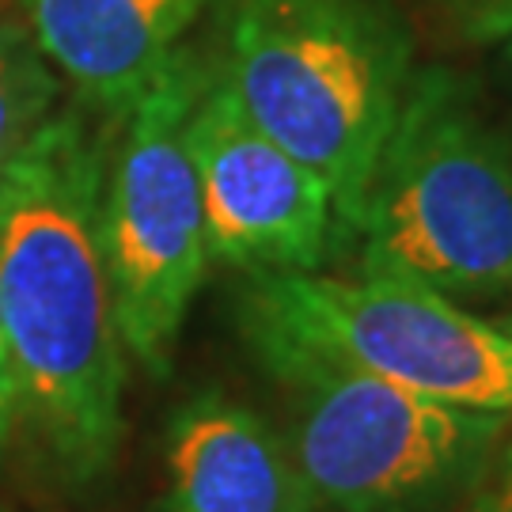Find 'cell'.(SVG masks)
<instances>
[{"mask_svg": "<svg viewBox=\"0 0 512 512\" xmlns=\"http://www.w3.org/2000/svg\"><path fill=\"white\" fill-rule=\"evenodd\" d=\"M57 95L61 80L38 50L27 19L0 0V179L57 114Z\"/></svg>", "mask_w": 512, "mask_h": 512, "instance_id": "cell-10", "label": "cell"}, {"mask_svg": "<svg viewBox=\"0 0 512 512\" xmlns=\"http://www.w3.org/2000/svg\"><path fill=\"white\" fill-rule=\"evenodd\" d=\"M475 512H512V437L501 448L497 463L490 467V478L475 501Z\"/></svg>", "mask_w": 512, "mask_h": 512, "instance_id": "cell-13", "label": "cell"}, {"mask_svg": "<svg viewBox=\"0 0 512 512\" xmlns=\"http://www.w3.org/2000/svg\"><path fill=\"white\" fill-rule=\"evenodd\" d=\"M167 512H319L289 440L224 391L190 395L167 425Z\"/></svg>", "mask_w": 512, "mask_h": 512, "instance_id": "cell-8", "label": "cell"}, {"mask_svg": "<svg viewBox=\"0 0 512 512\" xmlns=\"http://www.w3.org/2000/svg\"><path fill=\"white\" fill-rule=\"evenodd\" d=\"M251 346H293L437 399L512 414V330L452 296L387 277L251 274L239 300Z\"/></svg>", "mask_w": 512, "mask_h": 512, "instance_id": "cell-5", "label": "cell"}, {"mask_svg": "<svg viewBox=\"0 0 512 512\" xmlns=\"http://www.w3.org/2000/svg\"><path fill=\"white\" fill-rule=\"evenodd\" d=\"M349 236L361 277L512 293V148L456 73H410Z\"/></svg>", "mask_w": 512, "mask_h": 512, "instance_id": "cell-3", "label": "cell"}, {"mask_svg": "<svg viewBox=\"0 0 512 512\" xmlns=\"http://www.w3.org/2000/svg\"><path fill=\"white\" fill-rule=\"evenodd\" d=\"M209 258L247 274H315L338 243L327 183L247 118L217 65L190 110Z\"/></svg>", "mask_w": 512, "mask_h": 512, "instance_id": "cell-7", "label": "cell"}, {"mask_svg": "<svg viewBox=\"0 0 512 512\" xmlns=\"http://www.w3.org/2000/svg\"><path fill=\"white\" fill-rule=\"evenodd\" d=\"M209 0H23L38 50L84 103L126 114L183 50Z\"/></svg>", "mask_w": 512, "mask_h": 512, "instance_id": "cell-9", "label": "cell"}, {"mask_svg": "<svg viewBox=\"0 0 512 512\" xmlns=\"http://www.w3.org/2000/svg\"><path fill=\"white\" fill-rule=\"evenodd\" d=\"M440 16L467 42L512 38V0H440Z\"/></svg>", "mask_w": 512, "mask_h": 512, "instance_id": "cell-11", "label": "cell"}, {"mask_svg": "<svg viewBox=\"0 0 512 512\" xmlns=\"http://www.w3.org/2000/svg\"><path fill=\"white\" fill-rule=\"evenodd\" d=\"M217 73L266 137L311 167L353 232L410 80V38L380 0H224Z\"/></svg>", "mask_w": 512, "mask_h": 512, "instance_id": "cell-2", "label": "cell"}, {"mask_svg": "<svg viewBox=\"0 0 512 512\" xmlns=\"http://www.w3.org/2000/svg\"><path fill=\"white\" fill-rule=\"evenodd\" d=\"M501 46H505V69H509V76H512V38H505Z\"/></svg>", "mask_w": 512, "mask_h": 512, "instance_id": "cell-14", "label": "cell"}, {"mask_svg": "<svg viewBox=\"0 0 512 512\" xmlns=\"http://www.w3.org/2000/svg\"><path fill=\"white\" fill-rule=\"evenodd\" d=\"M19 425V380L12 365V346H8V327H4V311H0V456L12 444V433Z\"/></svg>", "mask_w": 512, "mask_h": 512, "instance_id": "cell-12", "label": "cell"}, {"mask_svg": "<svg viewBox=\"0 0 512 512\" xmlns=\"http://www.w3.org/2000/svg\"><path fill=\"white\" fill-rule=\"evenodd\" d=\"M285 391L289 452L330 512H421L456 490L512 414L425 399L293 346H251Z\"/></svg>", "mask_w": 512, "mask_h": 512, "instance_id": "cell-4", "label": "cell"}, {"mask_svg": "<svg viewBox=\"0 0 512 512\" xmlns=\"http://www.w3.org/2000/svg\"><path fill=\"white\" fill-rule=\"evenodd\" d=\"M205 57L179 50L122 114L126 129L103 171V251L126 353L167 372L190 300L209 266L202 186L190 152V110Z\"/></svg>", "mask_w": 512, "mask_h": 512, "instance_id": "cell-6", "label": "cell"}, {"mask_svg": "<svg viewBox=\"0 0 512 512\" xmlns=\"http://www.w3.org/2000/svg\"><path fill=\"white\" fill-rule=\"evenodd\" d=\"M103 148L57 110L0 179V311L19 421L73 486L110 471L122 444L126 342L103 251Z\"/></svg>", "mask_w": 512, "mask_h": 512, "instance_id": "cell-1", "label": "cell"}]
</instances>
